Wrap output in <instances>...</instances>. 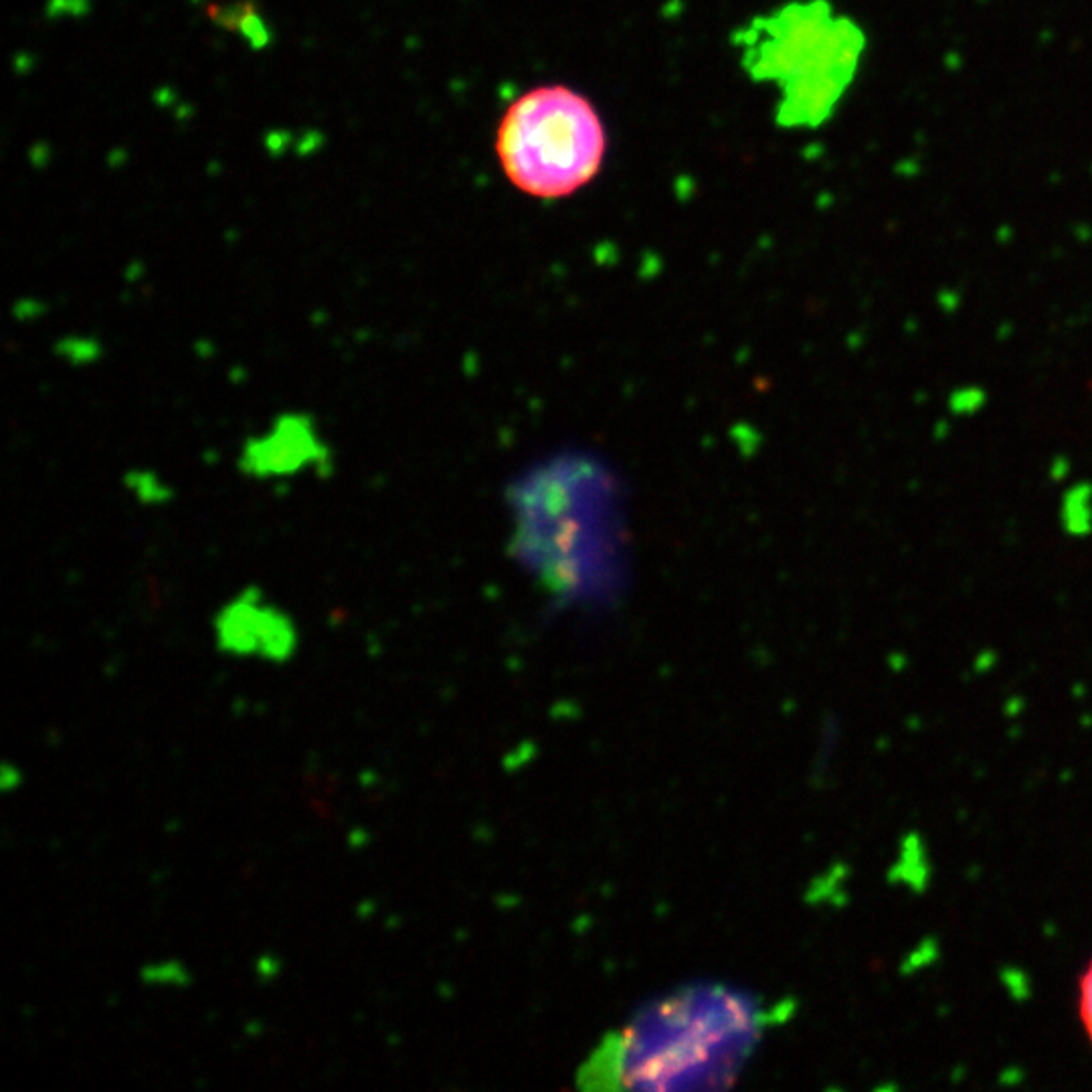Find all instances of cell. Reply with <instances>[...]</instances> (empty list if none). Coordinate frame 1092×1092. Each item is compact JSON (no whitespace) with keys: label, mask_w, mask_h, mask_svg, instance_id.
<instances>
[{"label":"cell","mask_w":1092,"mask_h":1092,"mask_svg":"<svg viewBox=\"0 0 1092 1092\" xmlns=\"http://www.w3.org/2000/svg\"><path fill=\"white\" fill-rule=\"evenodd\" d=\"M142 979L146 983H174L181 985L188 982V973L181 965L174 963H162V965H146L142 969Z\"/></svg>","instance_id":"ba28073f"},{"label":"cell","mask_w":1092,"mask_h":1092,"mask_svg":"<svg viewBox=\"0 0 1092 1092\" xmlns=\"http://www.w3.org/2000/svg\"><path fill=\"white\" fill-rule=\"evenodd\" d=\"M494 150L514 188L538 200H560L599 177L607 130L593 101L577 89L538 85L504 111Z\"/></svg>","instance_id":"7a4b0ae2"},{"label":"cell","mask_w":1092,"mask_h":1092,"mask_svg":"<svg viewBox=\"0 0 1092 1092\" xmlns=\"http://www.w3.org/2000/svg\"><path fill=\"white\" fill-rule=\"evenodd\" d=\"M215 644L235 658L284 663L299 644L298 625L288 611L265 597L261 586H243L213 618Z\"/></svg>","instance_id":"277c9868"},{"label":"cell","mask_w":1092,"mask_h":1092,"mask_svg":"<svg viewBox=\"0 0 1092 1092\" xmlns=\"http://www.w3.org/2000/svg\"><path fill=\"white\" fill-rule=\"evenodd\" d=\"M237 468L245 478L257 482L295 478L303 472L330 475L334 456L314 415L285 411L276 415L261 434L243 441Z\"/></svg>","instance_id":"3957f363"},{"label":"cell","mask_w":1092,"mask_h":1092,"mask_svg":"<svg viewBox=\"0 0 1092 1092\" xmlns=\"http://www.w3.org/2000/svg\"><path fill=\"white\" fill-rule=\"evenodd\" d=\"M1076 1005L1082 1030H1085L1086 1038H1089L1092 1046V961L1086 965V969L1082 971L1081 979H1078Z\"/></svg>","instance_id":"52a82bcc"},{"label":"cell","mask_w":1092,"mask_h":1092,"mask_svg":"<svg viewBox=\"0 0 1092 1092\" xmlns=\"http://www.w3.org/2000/svg\"><path fill=\"white\" fill-rule=\"evenodd\" d=\"M209 16L222 29L241 33L254 49H263L269 43V31L257 15L255 0H237L227 7H209Z\"/></svg>","instance_id":"5b68a950"},{"label":"cell","mask_w":1092,"mask_h":1092,"mask_svg":"<svg viewBox=\"0 0 1092 1092\" xmlns=\"http://www.w3.org/2000/svg\"><path fill=\"white\" fill-rule=\"evenodd\" d=\"M124 482H126L128 490L136 496V500L146 504V506L164 504L174 496L173 488L160 475L150 472V470H132L130 474H126Z\"/></svg>","instance_id":"8992f818"},{"label":"cell","mask_w":1092,"mask_h":1092,"mask_svg":"<svg viewBox=\"0 0 1092 1092\" xmlns=\"http://www.w3.org/2000/svg\"><path fill=\"white\" fill-rule=\"evenodd\" d=\"M765 1026L757 1001L725 987L666 997L613 1031L582 1068L597 1089L670 1090L725 1086Z\"/></svg>","instance_id":"6da1fadb"}]
</instances>
